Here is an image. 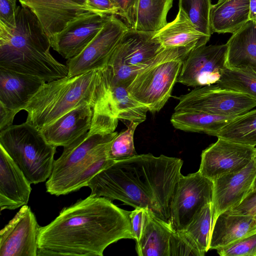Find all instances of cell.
Returning a JSON list of instances; mask_svg holds the SVG:
<instances>
[{"mask_svg": "<svg viewBox=\"0 0 256 256\" xmlns=\"http://www.w3.org/2000/svg\"><path fill=\"white\" fill-rule=\"evenodd\" d=\"M93 114V107L91 105H82L40 130L48 144L56 147H65L90 129Z\"/></svg>", "mask_w": 256, "mask_h": 256, "instance_id": "d6986e66", "label": "cell"}, {"mask_svg": "<svg viewBox=\"0 0 256 256\" xmlns=\"http://www.w3.org/2000/svg\"><path fill=\"white\" fill-rule=\"evenodd\" d=\"M178 99L174 111L194 110L224 116L236 117L256 106L250 97L217 84L196 88Z\"/></svg>", "mask_w": 256, "mask_h": 256, "instance_id": "9c48e42d", "label": "cell"}, {"mask_svg": "<svg viewBox=\"0 0 256 256\" xmlns=\"http://www.w3.org/2000/svg\"><path fill=\"white\" fill-rule=\"evenodd\" d=\"M112 0L118 8L119 16L126 21L130 28L134 29L139 0Z\"/></svg>", "mask_w": 256, "mask_h": 256, "instance_id": "8d00e7d4", "label": "cell"}, {"mask_svg": "<svg viewBox=\"0 0 256 256\" xmlns=\"http://www.w3.org/2000/svg\"><path fill=\"white\" fill-rule=\"evenodd\" d=\"M88 4L101 13L119 16L118 8L112 0H88Z\"/></svg>", "mask_w": 256, "mask_h": 256, "instance_id": "60d3db41", "label": "cell"}, {"mask_svg": "<svg viewBox=\"0 0 256 256\" xmlns=\"http://www.w3.org/2000/svg\"><path fill=\"white\" fill-rule=\"evenodd\" d=\"M130 212L104 197L79 200L40 227L38 256H102L112 243L134 240Z\"/></svg>", "mask_w": 256, "mask_h": 256, "instance_id": "6da1fadb", "label": "cell"}, {"mask_svg": "<svg viewBox=\"0 0 256 256\" xmlns=\"http://www.w3.org/2000/svg\"><path fill=\"white\" fill-rule=\"evenodd\" d=\"M36 16L47 36L62 31L74 20L90 12H100L92 7L74 0H18Z\"/></svg>", "mask_w": 256, "mask_h": 256, "instance_id": "2e32d148", "label": "cell"}, {"mask_svg": "<svg viewBox=\"0 0 256 256\" xmlns=\"http://www.w3.org/2000/svg\"><path fill=\"white\" fill-rule=\"evenodd\" d=\"M216 137L256 146V108L234 118L222 128Z\"/></svg>", "mask_w": 256, "mask_h": 256, "instance_id": "f546056e", "label": "cell"}, {"mask_svg": "<svg viewBox=\"0 0 256 256\" xmlns=\"http://www.w3.org/2000/svg\"><path fill=\"white\" fill-rule=\"evenodd\" d=\"M226 68H250L256 72V22L248 20L226 43Z\"/></svg>", "mask_w": 256, "mask_h": 256, "instance_id": "484cf974", "label": "cell"}, {"mask_svg": "<svg viewBox=\"0 0 256 256\" xmlns=\"http://www.w3.org/2000/svg\"><path fill=\"white\" fill-rule=\"evenodd\" d=\"M202 256L196 244L182 231L174 230L170 239L169 256Z\"/></svg>", "mask_w": 256, "mask_h": 256, "instance_id": "d590c367", "label": "cell"}, {"mask_svg": "<svg viewBox=\"0 0 256 256\" xmlns=\"http://www.w3.org/2000/svg\"><path fill=\"white\" fill-rule=\"evenodd\" d=\"M144 208H136L130 212V222L132 232L136 242L139 240L143 225Z\"/></svg>", "mask_w": 256, "mask_h": 256, "instance_id": "ab89813d", "label": "cell"}, {"mask_svg": "<svg viewBox=\"0 0 256 256\" xmlns=\"http://www.w3.org/2000/svg\"><path fill=\"white\" fill-rule=\"evenodd\" d=\"M173 0H139L134 30L155 32L167 24Z\"/></svg>", "mask_w": 256, "mask_h": 256, "instance_id": "f1b7e54d", "label": "cell"}, {"mask_svg": "<svg viewBox=\"0 0 256 256\" xmlns=\"http://www.w3.org/2000/svg\"><path fill=\"white\" fill-rule=\"evenodd\" d=\"M250 0H228L212 4L210 14L212 33L233 34L249 20Z\"/></svg>", "mask_w": 256, "mask_h": 256, "instance_id": "4316f807", "label": "cell"}, {"mask_svg": "<svg viewBox=\"0 0 256 256\" xmlns=\"http://www.w3.org/2000/svg\"><path fill=\"white\" fill-rule=\"evenodd\" d=\"M17 0H0V22L7 26H16Z\"/></svg>", "mask_w": 256, "mask_h": 256, "instance_id": "f35d334b", "label": "cell"}, {"mask_svg": "<svg viewBox=\"0 0 256 256\" xmlns=\"http://www.w3.org/2000/svg\"><path fill=\"white\" fill-rule=\"evenodd\" d=\"M152 38L162 48L180 47L196 48L206 44L210 38L197 30L180 10L174 20L154 32Z\"/></svg>", "mask_w": 256, "mask_h": 256, "instance_id": "cb8c5ba5", "label": "cell"}, {"mask_svg": "<svg viewBox=\"0 0 256 256\" xmlns=\"http://www.w3.org/2000/svg\"><path fill=\"white\" fill-rule=\"evenodd\" d=\"M0 146L31 184L44 182L50 176L56 147L30 124L26 122L0 131Z\"/></svg>", "mask_w": 256, "mask_h": 256, "instance_id": "8992f818", "label": "cell"}, {"mask_svg": "<svg viewBox=\"0 0 256 256\" xmlns=\"http://www.w3.org/2000/svg\"><path fill=\"white\" fill-rule=\"evenodd\" d=\"M226 212L234 214L251 216L256 220V188H253L240 204Z\"/></svg>", "mask_w": 256, "mask_h": 256, "instance_id": "74e56055", "label": "cell"}, {"mask_svg": "<svg viewBox=\"0 0 256 256\" xmlns=\"http://www.w3.org/2000/svg\"><path fill=\"white\" fill-rule=\"evenodd\" d=\"M220 256H256V232L217 250Z\"/></svg>", "mask_w": 256, "mask_h": 256, "instance_id": "e575fe53", "label": "cell"}, {"mask_svg": "<svg viewBox=\"0 0 256 256\" xmlns=\"http://www.w3.org/2000/svg\"><path fill=\"white\" fill-rule=\"evenodd\" d=\"M236 117L213 115L194 110L174 111L170 122L176 129L216 136L218 133Z\"/></svg>", "mask_w": 256, "mask_h": 256, "instance_id": "83f0119b", "label": "cell"}, {"mask_svg": "<svg viewBox=\"0 0 256 256\" xmlns=\"http://www.w3.org/2000/svg\"><path fill=\"white\" fill-rule=\"evenodd\" d=\"M174 230L170 224L144 208L141 236L136 242L139 256H169L170 239Z\"/></svg>", "mask_w": 256, "mask_h": 256, "instance_id": "603a6c76", "label": "cell"}, {"mask_svg": "<svg viewBox=\"0 0 256 256\" xmlns=\"http://www.w3.org/2000/svg\"><path fill=\"white\" fill-rule=\"evenodd\" d=\"M40 227L30 207L22 206L0 232V256H38Z\"/></svg>", "mask_w": 256, "mask_h": 256, "instance_id": "5bb4252c", "label": "cell"}, {"mask_svg": "<svg viewBox=\"0 0 256 256\" xmlns=\"http://www.w3.org/2000/svg\"><path fill=\"white\" fill-rule=\"evenodd\" d=\"M227 50L225 44L192 50L182 62L177 82L195 88L216 84L226 68Z\"/></svg>", "mask_w": 256, "mask_h": 256, "instance_id": "7c38bea8", "label": "cell"}, {"mask_svg": "<svg viewBox=\"0 0 256 256\" xmlns=\"http://www.w3.org/2000/svg\"><path fill=\"white\" fill-rule=\"evenodd\" d=\"M139 124L130 122L126 130L118 133L109 147L108 156L109 160L119 161L136 156L134 136Z\"/></svg>", "mask_w": 256, "mask_h": 256, "instance_id": "836d02e7", "label": "cell"}, {"mask_svg": "<svg viewBox=\"0 0 256 256\" xmlns=\"http://www.w3.org/2000/svg\"><path fill=\"white\" fill-rule=\"evenodd\" d=\"M118 134L90 129L69 145L64 147L61 156L54 160L52 174L46 184L57 180L84 164L102 144L113 140Z\"/></svg>", "mask_w": 256, "mask_h": 256, "instance_id": "ac0fdd59", "label": "cell"}, {"mask_svg": "<svg viewBox=\"0 0 256 256\" xmlns=\"http://www.w3.org/2000/svg\"><path fill=\"white\" fill-rule=\"evenodd\" d=\"M113 140L100 146L82 164L54 182L46 184V192L59 196L86 186L88 182L96 174L114 162L109 160L108 156L109 147Z\"/></svg>", "mask_w": 256, "mask_h": 256, "instance_id": "7402d4cb", "label": "cell"}, {"mask_svg": "<svg viewBox=\"0 0 256 256\" xmlns=\"http://www.w3.org/2000/svg\"><path fill=\"white\" fill-rule=\"evenodd\" d=\"M74 0L80 4L88 6V0Z\"/></svg>", "mask_w": 256, "mask_h": 256, "instance_id": "7bdbcfd3", "label": "cell"}, {"mask_svg": "<svg viewBox=\"0 0 256 256\" xmlns=\"http://www.w3.org/2000/svg\"><path fill=\"white\" fill-rule=\"evenodd\" d=\"M210 0H179V10L188 16L197 30L210 37Z\"/></svg>", "mask_w": 256, "mask_h": 256, "instance_id": "d6a6232c", "label": "cell"}, {"mask_svg": "<svg viewBox=\"0 0 256 256\" xmlns=\"http://www.w3.org/2000/svg\"><path fill=\"white\" fill-rule=\"evenodd\" d=\"M194 49L191 47L162 49L148 65L138 72L128 86L130 95L147 107L148 111L158 112L171 96L183 60Z\"/></svg>", "mask_w": 256, "mask_h": 256, "instance_id": "5b68a950", "label": "cell"}, {"mask_svg": "<svg viewBox=\"0 0 256 256\" xmlns=\"http://www.w3.org/2000/svg\"><path fill=\"white\" fill-rule=\"evenodd\" d=\"M254 22H256V20H255Z\"/></svg>", "mask_w": 256, "mask_h": 256, "instance_id": "f6af8a7d", "label": "cell"}, {"mask_svg": "<svg viewBox=\"0 0 256 256\" xmlns=\"http://www.w3.org/2000/svg\"><path fill=\"white\" fill-rule=\"evenodd\" d=\"M45 82L38 77L0 68V106L16 115Z\"/></svg>", "mask_w": 256, "mask_h": 256, "instance_id": "44dd1931", "label": "cell"}, {"mask_svg": "<svg viewBox=\"0 0 256 256\" xmlns=\"http://www.w3.org/2000/svg\"><path fill=\"white\" fill-rule=\"evenodd\" d=\"M112 16L90 12L74 20L50 38L51 47L67 60L78 56L94 40Z\"/></svg>", "mask_w": 256, "mask_h": 256, "instance_id": "9a60e30c", "label": "cell"}, {"mask_svg": "<svg viewBox=\"0 0 256 256\" xmlns=\"http://www.w3.org/2000/svg\"><path fill=\"white\" fill-rule=\"evenodd\" d=\"M182 160L161 154H137L116 161L87 184L90 195L150 210L169 222L172 198L180 177Z\"/></svg>", "mask_w": 256, "mask_h": 256, "instance_id": "7a4b0ae2", "label": "cell"}, {"mask_svg": "<svg viewBox=\"0 0 256 256\" xmlns=\"http://www.w3.org/2000/svg\"><path fill=\"white\" fill-rule=\"evenodd\" d=\"M250 20H256V0L250 1Z\"/></svg>", "mask_w": 256, "mask_h": 256, "instance_id": "b9f144b4", "label": "cell"}, {"mask_svg": "<svg viewBox=\"0 0 256 256\" xmlns=\"http://www.w3.org/2000/svg\"><path fill=\"white\" fill-rule=\"evenodd\" d=\"M102 69L46 82L24 110L26 122L41 130L73 109L96 102Z\"/></svg>", "mask_w": 256, "mask_h": 256, "instance_id": "277c9868", "label": "cell"}, {"mask_svg": "<svg viewBox=\"0 0 256 256\" xmlns=\"http://www.w3.org/2000/svg\"><path fill=\"white\" fill-rule=\"evenodd\" d=\"M256 158V146L218 138L202 152L198 171L214 182L224 175L242 170Z\"/></svg>", "mask_w": 256, "mask_h": 256, "instance_id": "4fadbf2b", "label": "cell"}, {"mask_svg": "<svg viewBox=\"0 0 256 256\" xmlns=\"http://www.w3.org/2000/svg\"><path fill=\"white\" fill-rule=\"evenodd\" d=\"M228 0H218L217 2L215 4L216 5H220L227 1H228Z\"/></svg>", "mask_w": 256, "mask_h": 256, "instance_id": "ee69618b", "label": "cell"}, {"mask_svg": "<svg viewBox=\"0 0 256 256\" xmlns=\"http://www.w3.org/2000/svg\"><path fill=\"white\" fill-rule=\"evenodd\" d=\"M213 218L212 203L206 204L182 230L196 244L202 256L209 250Z\"/></svg>", "mask_w": 256, "mask_h": 256, "instance_id": "4dcf8cb0", "label": "cell"}, {"mask_svg": "<svg viewBox=\"0 0 256 256\" xmlns=\"http://www.w3.org/2000/svg\"><path fill=\"white\" fill-rule=\"evenodd\" d=\"M51 44L35 14L18 6L16 26L0 22V68L38 77L46 82L66 77L67 66L50 52Z\"/></svg>", "mask_w": 256, "mask_h": 256, "instance_id": "3957f363", "label": "cell"}, {"mask_svg": "<svg viewBox=\"0 0 256 256\" xmlns=\"http://www.w3.org/2000/svg\"><path fill=\"white\" fill-rule=\"evenodd\" d=\"M92 123L116 128L118 120L140 124L146 120L147 107L130 94L127 86L117 81L110 68H102V78L96 102L93 108Z\"/></svg>", "mask_w": 256, "mask_h": 256, "instance_id": "52a82bcc", "label": "cell"}, {"mask_svg": "<svg viewBox=\"0 0 256 256\" xmlns=\"http://www.w3.org/2000/svg\"><path fill=\"white\" fill-rule=\"evenodd\" d=\"M112 15L90 44L78 56L68 60V76L84 74L106 66L124 34L127 24Z\"/></svg>", "mask_w": 256, "mask_h": 256, "instance_id": "8fae6325", "label": "cell"}, {"mask_svg": "<svg viewBox=\"0 0 256 256\" xmlns=\"http://www.w3.org/2000/svg\"><path fill=\"white\" fill-rule=\"evenodd\" d=\"M154 32L130 28L124 34L108 64L114 78L128 86L138 72L148 65L162 48Z\"/></svg>", "mask_w": 256, "mask_h": 256, "instance_id": "ba28073f", "label": "cell"}, {"mask_svg": "<svg viewBox=\"0 0 256 256\" xmlns=\"http://www.w3.org/2000/svg\"><path fill=\"white\" fill-rule=\"evenodd\" d=\"M214 182L198 170L182 174L176 186L170 206L169 223L176 231L184 230L206 204L212 203Z\"/></svg>", "mask_w": 256, "mask_h": 256, "instance_id": "30bf717a", "label": "cell"}, {"mask_svg": "<svg viewBox=\"0 0 256 256\" xmlns=\"http://www.w3.org/2000/svg\"><path fill=\"white\" fill-rule=\"evenodd\" d=\"M30 182L0 146V208L14 210L27 205L32 191Z\"/></svg>", "mask_w": 256, "mask_h": 256, "instance_id": "ffe728a7", "label": "cell"}, {"mask_svg": "<svg viewBox=\"0 0 256 256\" xmlns=\"http://www.w3.org/2000/svg\"><path fill=\"white\" fill-rule=\"evenodd\" d=\"M256 178V158L242 170L224 175L214 182L213 224L220 214L242 202L252 190Z\"/></svg>", "mask_w": 256, "mask_h": 256, "instance_id": "e0dca14e", "label": "cell"}, {"mask_svg": "<svg viewBox=\"0 0 256 256\" xmlns=\"http://www.w3.org/2000/svg\"><path fill=\"white\" fill-rule=\"evenodd\" d=\"M216 84L246 94L256 101V72L250 68H226Z\"/></svg>", "mask_w": 256, "mask_h": 256, "instance_id": "1f68e13d", "label": "cell"}, {"mask_svg": "<svg viewBox=\"0 0 256 256\" xmlns=\"http://www.w3.org/2000/svg\"><path fill=\"white\" fill-rule=\"evenodd\" d=\"M256 232V220L248 215L220 214L213 224L209 250H216Z\"/></svg>", "mask_w": 256, "mask_h": 256, "instance_id": "d4e9b609", "label": "cell"}]
</instances>
